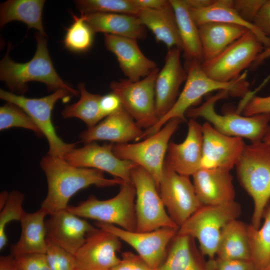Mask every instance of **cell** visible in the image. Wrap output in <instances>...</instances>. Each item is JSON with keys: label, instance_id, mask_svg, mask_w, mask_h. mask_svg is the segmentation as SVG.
Segmentation results:
<instances>
[{"label": "cell", "instance_id": "cell-34", "mask_svg": "<svg viewBox=\"0 0 270 270\" xmlns=\"http://www.w3.org/2000/svg\"><path fill=\"white\" fill-rule=\"evenodd\" d=\"M263 224L256 229L248 226L251 260L258 270H262L270 260V200L264 210Z\"/></svg>", "mask_w": 270, "mask_h": 270}, {"label": "cell", "instance_id": "cell-19", "mask_svg": "<svg viewBox=\"0 0 270 270\" xmlns=\"http://www.w3.org/2000/svg\"><path fill=\"white\" fill-rule=\"evenodd\" d=\"M181 51L177 48L168 49L164 66L156 80V108L159 120L174 106L180 94V87L187 78L186 70L181 62Z\"/></svg>", "mask_w": 270, "mask_h": 270}, {"label": "cell", "instance_id": "cell-41", "mask_svg": "<svg viewBox=\"0 0 270 270\" xmlns=\"http://www.w3.org/2000/svg\"><path fill=\"white\" fill-rule=\"evenodd\" d=\"M238 109L246 116L270 113V96L263 97L253 96L242 102Z\"/></svg>", "mask_w": 270, "mask_h": 270}, {"label": "cell", "instance_id": "cell-53", "mask_svg": "<svg viewBox=\"0 0 270 270\" xmlns=\"http://www.w3.org/2000/svg\"><path fill=\"white\" fill-rule=\"evenodd\" d=\"M261 270H270V260L268 264Z\"/></svg>", "mask_w": 270, "mask_h": 270}, {"label": "cell", "instance_id": "cell-31", "mask_svg": "<svg viewBox=\"0 0 270 270\" xmlns=\"http://www.w3.org/2000/svg\"><path fill=\"white\" fill-rule=\"evenodd\" d=\"M248 226L234 220L222 230L216 256L224 260H251Z\"/></svg>", "mask_w": 270, "mask_h": 270}, {"label": "cell", "instance_id": "cell-42", "mask_svg": "<svg viewBox=\"0 0 270 270\" xmlns=\"http://www.w3.org/2000/svg\"><path fill=\"white\" fill-rule=\"evenodd\" d=\"M266 0H234V8L246 21L252 23Z\"/></svg>", "mask_w": 270, "mask_h": 270}, {"label": "cell", "instance_id": "cell-29", "mask_svg": "<svg viewBox=\"0 0 270 270\" xmlns=\"http://www.w3.org/2000/svg\"><path fill=\"white\" fill-rule=\"evenodd\" d=\"M138 17L152 32L157 42H163L168 49L177 48L182 50L174 12L170 2L160 9H142Z\"/></svg>", "mask_w": 270, "mask_h": 270}, {"label": "cell", "instance_id": "cell-47", "mask_svg": "<svg viewBox=\"0 0 270 270\" xmlns=\"http://www.w3.org/2000/svg\"><path fill=\"white\" fill-rule=\"evenodd\" d=\"M134 2L140 9H160L170 4V1L166 0H134Z\"/></svg>", "mask_w": 270, "mask_h": 270}, {"label": "cell", "instance_id": "cell-33", "mask_svg": "<svg viewBox=\"0 0 270 270\" xmlns=\"http://www.w3.org/2000/svg\"><path fill=\"white\" fill-rule=\"evenodd\" d=\"M78 88L80 95L78 100L66 105L62 111V116L64 118H77L88 128L94 126L104 118L100 106L102 96L88 92L83 82L79 83Z\"/></svg>", "mask_w": 270, "mask_h": 270}, {"label": "cell", "instance_id": "cell-8", "mask_svg": "<svg viewBox=\"0 0 270 270\" xmlns=\"http://www.w3.org/2000/svg\"><path fill=\"white\" fill-rule=\"evenodd\" d=\"M72 96L68 91L62 89L40 98H29L2 89L0 90V99L22 108L39 128L48 142L47 154L61 158L76 148L78 142H66L58 136L52 124V114L58 101L65 98L70 99Z\"/></svg>", "mask_w": 270, "mask_h": 270}, {"label": "cell", "instance_id": "cell-25", "mask_svg": "<svg viewBox=\"0 0 270 270\" xmlns=\"http://www.w3.org/2000/svg\"><path fill=\"white\" fill-rule=\"evenodd\" d=\"M81 14L94 34L102 32L136 40L146 38V27L136 16L115 13Z\"/></svg>", "mask_w": 270, "mask_h": 270}, {"label": "cell", "instance_id": "cell-2", "mask_svg": "<svg viewBox=\"0 0 270 270\" xmlns=\"http://www.w3.org/2000/svg\"><path fill=\"white\" fill-rule=\"evenodd\" d=\"M34 37L36 49L34 56L24 63L16 62L10 56V46L0 62V80L6 83L10 92L24 95L28 90V83L37 82L44 84L50 91L66 90L74 96L80 94L78 90L66 83L56 72L50 57L46 36L38 32Z\"/></svg>", "mask_w": 270, "mask_h": 270}, {"label": "cell", "instance_id": "cell-28", "mask_svg": "<svg viewBox=\"0 0 270 270\" xmlns=\"http://www.w3.org/2000/svg\"><path fill=\"white\" fill-rule=\"evenodd\" d=\"M190 12L198 26L208 22H220L242 26L254 34L264 48L270 46V38L262 32L254 24L244 20L234 8L232 0H214L206 7L190 8Z\"/></svg>", "mask_w": 270, "mask_h": 270}, {"label": "cell", "instance_id": "cell-44", "mask_svg": "<svg viewBox=\"0 0 270 270\" xmlns=\"http://www.w3.org/2000/svg\"><path fill=\"white\" fill-rule=\"evenodd\" d=\"M214 270H258L252 260H214Z\"/></svg>", "mask_w": 270, "mask_h": 270}, {"label": "cell", "instance_id": "cell-1", "mask_svg": "<svg viewBox=\"0 0 270 270\" xmlns=\"http://www.w3.org/2000/svg\"><path fill=\"white\" fill-rule=\"evenodd\" d=\"M40 166L46 178L48 192L40 208L48 215L66 210L70 198L91 186L106 188L120 185L124 181L106 178L100 170L72 165L64 158L49 154L43 156Z\"/></svg>", "mask_w": 270, "mask_h": 270}, {"label": "cell", "instance_id": "cell-13", "mask_svg": "<svg viewBox=\"0 0 270 270\" xmlns=\"http://www.w3.org/2000/svg\"><path fill=\"white\" fill-rule=\"evenodd\" d=\"M158 192L168 214L178 228L202 206L190 176L177 173L164 163Z\"/></svg>", "mask_w": 270, "mask_h": 270}, {"label": "cell", "instance_id": "cell-18", "mask_svg": "<svg viewBox=\"0 0 270 270\" xmlns=\"http://www.w3.org/2000/svg\"><path fill=\"white\" fill-rule=\"evenodd\" d=\"M46 240L74 256L88 236L98 228L66 209L50 215L46 221Z\"/></svg>", "mask_w": 270, "mask_h": 270}, {"label": "cell", "instance_id": "cell-32", "mask_svg": "<svg viewBox=\"0 0 270 270\" xmlns=\"http://www.w3.org/2000/svg\"><path fill=\"white\" fill-rule=\"evenodd\" d=\"M174 8L182 50L188 60L202 63L203 54L198 26L192 18L185 0H170Z\"/></svg>", "mask_w": 270, "mask_h": 270}, {"label": "cell", "instance_id": "cell-4", "mask_svg": "<svg viewBox=\"0 0 270 270\" xmlns=\"http://www.w3.org/2000/svg\"><path fill=\"white\" fill-rule=\"evenodd\" d=\"M235 167L240 184L252 198L251 224L258 229L270 200V144H246Z\"/></svg>", "mask_w": 270, "mask_h": 270}, {"label": "cell", "instance_id": "cell-51", "mask_svg": "<svg viewBox=\"0 0 270 270\" xmlns=\"http://www.w3.org/2000/svg\"><path fill=\"white\" fill-rule=\"evenodd\" d=\"M9 196L7 191H3L0 194V210L5 206Z\"/></svg>", "mask_w": 270, "mask_h": 270}, {"label": "cell", "instance_id": "cell-3", "mask_svg": "<svg viewBox=\"0 0 270 270\" xmlns=\"http://www.w3.org/2000/svg\"><path fill=\"white\" fill-rule=\"evenodd\" d=\"M202 62L196 60H188L187 78L182 90L170 111L152 127L144 130L142 138H148L160 130L170 120L179 118L186 121V113L190 106L202 97L212 91L226 90L231 95L245 96L248 94V84L246 81V72L229 82H220L209 77L203 70Z\"/></svg>", "mask_w": 270, "mask_h": 270}, {"label": "cell", "instance_id": "cell-49", "mask_svg": "<svg viewBox=\"0 0 270 270\" xmlns=\"http://www.w3.org/2000/svg\"><path fill=\"white\" fill-rule=\"evenodd\" d=\"M270 57V46L264 48L262 52L258 54L254 62L250 66L252 70H256L264 60Z\"/></svg>", "mask_w": 270, "mask_h": 270}, {"label": "cell", "instance_id": "cell-16", "mask_svg": "<svg viewBox=\"0 0 270 270\" xmlns=\"http://www.w3.org/2000/svg\"><path fill=\"white\" fill-rule=\"evenodd\" d=\"M122 246L116 235L98 228L74 255L76 270H110L120 260Z\"/></svg>", "mask_w": 270, "mask_h": 270}, {"label": "cell", "instance_id": "cell-6", "mask_svg": "<svg viewBox=\"0 0 270 270\" xmlns=\"http://www.w3.org/2000/svg\"><path fill=\"white\" fill-rule=\"evenodd\" d=\"M239 203L234 201L216 206H202L178 228V233L196 240L204 256L215 258L222 230L241 214Z\"/></svg>", "mask_w": 270, "mask_h": 270}, {"label": "cell", "instance_id": "cell-9", "mask_svg": "<svg viewBox=\"0 0 270 270\" xmlns=\"http://www.w3.org/2000/svg\"><path fill=\"white\" fill-rule=\"evenodd\" d=\"M182 122L172 118L158 132L140 142L114 144L113 152L118 158L132 162L146 170L154 178L158 190L170 138Z\"/></svg>", "mask_w": 270, "mask_h": 270}, {"label": "cell", "instance_id": "cell-46", "mask_svg": "<svg viewBox=\"0 0 270 270\" xmlns=\"http://www.w3.org/2000/svg\"><path fill=\"white\" fill-rule=\"evenodd\" d=\"M122 106L119 98L112 92L101 96L100 106L104 118L118 110Z\"/></svg>", "mask_w": 270, "mask_h": 270}, {"label": "cell", "instance_id": "cell-26", "mask_svg": "<svg viewBox=\"0 0 270 270\" xmlns=\"http://www.w3.org/2000/svg\"><path fill=\"white\" fill-rule=\"evenodd\" d=\"M47 212L40 208L32 213L26 212L20 220L21 234L19 240L11 246L12 256L22 254H46L47 248L45 217Z\"/></svg>", "mask_w": 270, "mask_h": 270}, {"label": "cell", "instance_id": "cell-35", "mask_svg": "<svg viewBox=\"0 0 270 270\" xmlns=\"http://www.w3.org/2000/svg\"><path fill=\"white\" fill-rule=\"evenodd\" d=\"M73 22L66 28L63 43L65 48L76 53L84 52L90 50L94 33L86 22L82 15L72 14Z\"/></svg>", "mask_w": 270, "mask_h": 270}, {"label": "cell", "instance_id": "cell-45", "mask_svg": "<svg viewBox=\"0 0 270 270\" xmlns=\"http://www.w3.org/2000/svg\"><path fill=\"white\" fill-rule=\"evenodd\" d=\"M254 24L270 38V0H266L253 22Z\"/></svg>", "mask_w": 270, "mask_h": 270}, {"label": "cell", "instance_id": "cell-39", "mask_svg": "<svg viewBox=\"0 0 270 270\" xmlns=\"http://www.w3.org/2000/svg\"><path fill=\"white\" fill-rule=\"evenodd\" d=\"M46 253L50 270H76L73 254L46 240Z\"/></svg>", "mask_w": 270, "mask_h": 270}, {"label": "cell", "instance_id": "cell-11", "mask_svg": "<svg viewBox=\"0 0 270 270\" xmlns=\"http://www.w3.org/2000/svg\"><path fill=\"white\" fill-rule=\"evenodd\" d=\"M159 71L157 68L137 82L126 78L110 84L112 92L118 96L122 107L141 128H150L159 120L155 100V82Z\"/></svg>", "mask_w": 270, "mask_h": 270}, {"label": "cell", "instance_id": "cell-7", "mask_svg": "<svg viewBox=\"0 0 270 270\" xmlns=\"http://www.w3.org/2000/svg\"><path fill=\"white\" fill-rule=\"evenodd\" d=\"M136 189L132 182H124L120 185L118 194L112 198L100 200L90 195L78 206H68L66 209L84 218L92 219L126 230L136 232Z\"/></svg>", "mask_w": 270, "mask_h": 270}, {"label": "cell", "instance_id": "cell-37", "mask_svg": "<svg viewBox=\"0 0 270 270\" xmlns=\"http://www.w3.org/2000/svg\"><path fill=\"white\" fill-rule=\"evenodd\" d=\"M20 128L33 132L38 136H44L32 118L22 108L6 102L0 108V130Z\"/></svg>", "mask_w": 270, "mask_h": 270}, {"label": "cell", "instance_id": "cell-15", "mask_svg": "<svg viewBox=\"0 0 270 270\" xmlns=\"http://www.w3.org/2000/svg\"><path fill=\"white\" fill-rule=\"evenodd\" d=\"M113 145L112 143L100 145L95 142L86 144L73 148L64 158L74 166L97 169L126 182H132L131 170L138 165L116 157L112 151Z\"/></svg>", "mask_w": 270, "mask_h": 270}, {"label": "cell", "instance_id": "cell-38", "mask_svg": "<svg viewBox=\"0 0 270 270\" xmlns=\"http://www.w3.org/2000/svg\"><path fill=\"white\" fill-rule=\"evenodd\" d=\"M25 198L22 192L14 190L9 192L8 200L0 212V250L8 242L6 228L12 220L20 221L26 214L22 204Z\"/></svg>", "mask_w": 270, "mask_h": 270}, {"label": "cell", "instance_id": "cell-17", "mask_svg": "<svg viewBox=\"0 0 270 270\" xmlns=\"http://www.w3.org/2000/svg\"><path fill=\"white\" fill-rule=\"evenodd\" d=\"M202 132L201 168L230 170L236 166L246 145L242 138L224 134L208 122L202 125Z\"/></svg>", "mask_w": 270, "mask_h": 270}, {"label": "cell", "instance_id": "cell-50", "mask_svg": "<svg viewBox=\"0 0 270 270\" xmlns=\"http://www.w3.org/2000/svg\"><path fill=\"white\" fill-rule=\"evenodd\" d=\"M214 0H185L190 8H200L211 4Z\"/></svg>", "mask_w": 270, "mask_h": 270}, {"label": "cell", "instance_id": "cell-30", "mask_svg": "<svg viewBox=\"0 0 270 270\" xmlns=\"http://www.w3.org/2000/svg\"><path fill=\"white\" fill-rule=\"evenodd\" d=\"M44 0H8L0 5V26L17 20L46 36L42 23Z\"/></svg>", "mask_w": 270, "mask_h": 270}, {"label": "cell", "instance_id": "cell-10", "mask_svg": "<svg viewBox=\"0 0 270 270\" xmlns=\"http://www.w3.org/2000/svg\"><path fill=\"white\" fill-rule=\"evenodd\" d=\"M130 180L136 192V232H151L164 227L179 228L168 214L152 176L136 166L131 170Z\"/></svg>", "mask_w": 270, "mask_h": 270}, {"label": "cell", "instance_id": "cell-48", "mask_svg": "<svg viewBox=\"0 0 270 270\" xmlns=\"http://www.w3.org/2000/svg\"><path fill=\"white\" fill-rule=\"evenodd\" d=\"M0 270H20L14 257L12 254L1 256L0 257Z\"/></svg>", "mask_w": 270, "mask_h": 270}, {"label": "cell", "instance_id": "cell-5", "mask_svg": "<svg viewBox=\"0 0 270 270\" xmlns=\"http://www.w3.org/2000/svg\"><path fill=\"white\" fill-rule=\"evenodd\" d=\"M229 94L226 90L220 91L199 106L189 108L186 116L194 119L204 118L216 130L228 136L245 138L251 143L262 141L270 124V113L252 116H242L238 112L217 113L214 110L216 102Z\"/></svg>", "mask_w": 270, "mask_h": 270}, {"label": "cell", "instance_id": "cell-12", "mask_svg": "<svg viewBox=\"0 0 270 270\" xmlns=\"http://www.w3.org/2000/svg\"><path fill=\"white\" fill-rule=\"evenodd\" d=\"M264 48L254 34L248 30L216 56L203 62L202 66L212 79L229 82L238 78L244 70L250 67Z\"/></svg>", "mask_w": 270, "mask_h": 270}, {"label": "cell", "instance_id": "cell-43", "mask_svg": "<svg viewBox=\"0 0 270 270\" xmlns=\"http://www.w3.org/2000/svg\"><path fill=\"white\" fill-rule=\"evenodd\" d=\"M110 270H156L151 267L140 256L130 252L122 254L120 261Z\"/></svg>", "mask_w": 270, "mask_h": 270}, {"label": "cell", "instance_id": "cell-52", "mask_svg": "<svg viewBox=\"0 0 270 270\" xmlns=\"http://www.w3.org/2000/svg\"><path fill=\"white\" fill-rule=\"evenodd\" d=\"M262 141L270 144V124L268 130L262 140Z\"/></svg>", "mask_w": 270, "mask_h": 270}, {"label": "cell", "instance_id": "cell-27", "mask_svg": "<svg viewBox=\"0 0 270 270\" xmlns=\"http://www.w3.org/2000/svg\"><path fill=\"white\" fill-rule=\"evenodd\" d=\"M198 28L203 62L216 56L249 30L242 26L220 22H206L198 26Z\"/></svg>", "mask_w": 270, "mask_h": 270}, {"label": "cell", "instance_id": "cell-36", "mask_svg": "<svg viewBox=\"0 0 270 270\" xmlns=\"http://www.w3.org/2000/svg\"><path fill=\"white\" fill-rule=\"evenodd\" d=\"M74 2L81 14L115 13L138 16L142 10L134 0H77Z\"/></svg>", "mask_w": 270, "mask_h": 270}, {"label": "cell", "instance_id": "cell-40", "mask_svg": "<svg viewBox=\"0 0 270 270\" xmlns=\"http://www.w3.org/2000/svg\"><path fill=\"white\" fill-rule=\"evenodd\" d=\"M14 257L20 270H50L46 254L32 253Z\"/></svg>", "mask_w": 270, "mask_h": 270}, {"label": "cell", "instance_id": "cell-22", "mask_svg": "<svg viewBox=\"0 0 270 270\" xmlns=\"http://www.w3.org/2000/svg\"><path fill=\"white\" fill-rule=\"evenodd\" d=\"M104 44L115 55L122 71L130 81H138L158 68L155 62L142 52L136 40L104 34Z\"/></svg>", "mask_w": 270, "mask_h": 270}, {"label": "cell", "instance_id": "cell-24", "mask_svg": "<svg viewBox=\"0 0 270 270\" xmlns=\"http://www.w3.org/2000/svg\"><path fill=\"white\" fill-rule=\"evenodd\" d=\"M195 240L188 235L177 233L156 270H214V259L205 261Z\"/></svg>", "mask_w": 270, "mask_h": 270}, {"label": "cell", "instance_id": "cell-14", "mask_svg": "<svg viewBox=\"0 0 270 270\" xmlns=\"http://www.w3.org/2000/svg\"><path fill=\"white\" fill-rule=\"evenodd\" d=\"M94 225L98 228L112 233L130 246L154 269H157L164 259L168 246L178 230V228L164 227L151 232H138L98 222Z\"/></svg>", "mask_w": 270, "mask_h": 270}, {"label": "cell", "instance_id": "cell-23", "mask_svg": "<svg viewBox=\"0 0 270 270\" xmlns=\"http://www.w3.org/2000/svg\"><path fill=\"white\" fill-rule=\"evenodd\" d=\"M230 170L221 168H201L195 172L192 183L202 206H216L235 201Z\"/></svg>", "mask_w": 270, "mask_h": 270}, {"label": "cell", "instance_id": "cell-21", "mask_svg": "<svg viewBox=\"0 0 270 270\" xmlns=\"http://www.w3.org/2000/svg\"><path fill=\"white\" fill-rule=\"evenodd\" d=\"M202 143V125L190 118L184 140L180 144L170 142L164 164L179 174L192 176L201 168Z\"/></svg>", "mask_w": 270, "mask_h": 270}, {"label": "cell", "instance_id": "cell-20", "mask_svg": "<svg viewBox=\"0 0 270 270\" xmlns=\"http://www.w3.org/2000/svg\"><path fill=\"white\" fill-rule=\"evenodd\" d=\"M144 132L122 106L94 126L82 131L79 137L85 144L97 140L123 144L138 141L142 138Z\"/></svg>", "mask_w": 270, "mask_h": 270}]
</instances>
